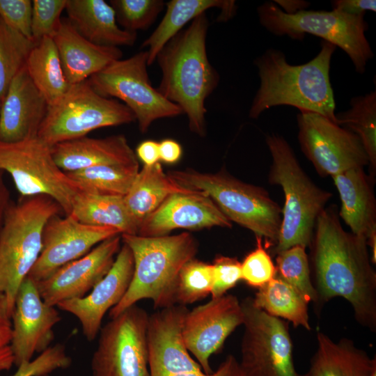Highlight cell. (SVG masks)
Here are the masks:
<instances>
[{"label":"cell","mask_w":376,"mask_h":376,"mask_svg":"<svg viewBox=\"0 0 376 376\" xmlns=\"http://www.w3.org/2000/svg\"><path fill=\"white\" fill-rule=\"evenodd\" d=\"M272 163L268 181L281 187L285 202L274 255L296 245L309 247L316 219L332 196L317 186L301 166L290 145L282 136L266 135Z\"/></svg>","instance_id":"5"},{"label":"cell","mask_w":376,"mask_h":376,"mask_svg":"<svg viewBox=\"0 0 376 376\" xmlns=\"http://www.w3.org/2000/svg\"><path fill=\"white\" fill-rule=\"evenodd\" d=\"M297 120L300 148L321 177L369 166L363 146L352 132L314 112L299 111Z\"/></svg>","instance_id":"14"},{"label":"cell","mask_w":376,"mask_h":376,"mask_svg":"<svg viewBox=\"0 0 376 376\" xmlns=\"http://www.w3.org/2000/svg\"><path fill=\"white\" fill-rule=\"evenodd\" d=\"M136 158L140 159L143 166H151L159 162V142L153 140H146L141 142L136 148Z\"/></svg>","instance_id":"47"},{"label":"cell","mask_w":376,"mask_h":376,"mask_svg":"<svg viewBox=\"0 0 376 376\" xmlns=\"http://www.w3.org/2000/svg\"><path fill=\"white\" fill-rule=\"evenodd\" d=\"M336 47L322 41L318 54L308 62L290 64L285 54L270 48L254 60L259 88L249 109L257 119L272 107L288 105L320 114L336 123V103L330 81V65Z\"/></svg>","instance_id":"2"},{"label":"cell","mask_w":376,"mask_h":376,"mask_svg":"<svg viewBox=\"0 0 376 376\" xmlns=\"http://www.w3.org/2000/svg\"><path fill=\"white\" fill-rule=\"evenodd\" d=\"M214 226L231 228L232 222L212 199L195 191L169 197L139 226L142 237L168 235L175 229L199 230Z\"/></svg>","instance_id":"21"},{"label":"cell","mask_w":376,"mask_h":376,"mask_svg":"<svg viewBox=\"0 0 376 376\" xmlns=\"http://www.w3.org/2000/svg\"><path fill=\"white\" fill-rule=\"evenodd\" d=\"M254 304L274 317L285 319L295 327L310 331L308 302L292 285L279 276L258 289L252 297Z\"/></svg>","instance_id":"32"},{"label":"cell","mask_w":376,"mask_h":376,"mask_svg":"<svg viewBox=\"0 0 376 376\" xmlns=\"http://www.w3.org/2000/svg\"><path fill=\"white\" fill-rule=\"evenodd\" d=\"M148 54L139 52L109 63L88 80L101 95L121 100L133 113L142 133L160 118L183 113L177 104L155 88L147 71Z\"/></svg>","instance_id":"11"},{"label":"cell","mask_w":376,"mask_h":376,"mask_svg":"<svg viewBox=\"0 0 376 376\" xmlns=\"http://www.w3.org/2000/svg\"><path fill=\"white\" fill-rule=\"evenodd\" d=\"M188 311L186 306L175 304L148 316L147 345L150 376L203 370L191 357L182 338L183 322Z\"/></svg>","instance_id":"19"},{"label":"cell","mask_w":376,"mask_h":376,"mask_svg":"<svg viewBox=\"0 0 376 376\" xmlns=\"http://www.w3.org/2000/svg\"><path fill=\"white\" fill-rule=\"evenodd\" d=\"M159 159L166 164H175L182 155V148L176 141L171 139L162 140L159 143Z\"/></svg>","instance_id":"48"},{"label":"cell","mask_w":376,"mask_h":376,"mask_svg":"<svg viewBox=\"0 0 376 376\" xmlns=\"http://www.w3.org/2000/svg\"><path fill=\"white\" fill-rule=\"evenodd\" d=\"M240 304L244 332L239 363L244 376H308L296 370L288 323L257 307L251 297Z\"/></svg>","instance_id":"12"},{"label":"cell","mask_w":376,"mask_h":376,"mask_svg":"<svg viewBox=\"0 0 376 376\" xmlns=\"http://www.w3.org/2000/svg\"><path fill=\"white\" fill-rule=\"evenodd\" d=\"M48 104L31 81L25 65L10 84L0 107V141L36 137Z\"/></svg>","instance_id":"22"},{"label":"cell","mask_w":376,"mask_h":376,"mask_svg":"<svg viewBox=\"0 0 376 376\" xmlns=\"http://www.w3.org/2000/svg\"><path fill=\"white\" fill-rule=\"evenodd\" d=\"M332 10L352 15H359L370 10L375 12V0H335L331 1Z\"/></svg>","instance_id":"46"},{"label":"cell","mask_w":376,"mask_h":376,"mask_svg":"<svg viewBox=\"0 0 376 376\" xmlns=\"http://www.w3.org/2000/svg\"><path fill=\"white\" fill-rule=\"evenodd\" d=\"M309 265L317 295L316 312L340 297L352 306L356 320L376 331V272L365 237L343 228L336 205L326 207L316 219Z\"/></svg>","instance_id":"1"},{"label":"cell","mask_w":376,"mask_h":376,"mask_svg":"<svg viewBox=\"0 0 376 376\" xmlns=\"http://www.w3.org/2000/svg\"><path fill=\"white\" fill-rule=\"evenodd\" d=\"M52 39L64 75L70 85L88 79L113 61L123 57L118 47L95 45L81 36L68 19L61 18Z\"/></svg>","instance_id":"23"},{"label":"cell","mask_w":376,"mask_h":376,"mask_svg":"<svg viewBox=\"0 0 376 376\" xmlns=\"http://www.w3.org/2000/svg\"><path fill=\"white\" fill-rule=\"evenodd\" d=\"M256 239V248L241 263V273L242 280L248 285L258 289L276 276V268L263 245V239L258 236Z\"/></svg>","instance_id":"39"},{"label":"cell","mask_w":376,"mask_h":376,"mask_svg":"<svg viewBox=\"0 0 376 376\" xmlns=\"http://www.w3.org/2000/svg\"><path fill=\"white\" fill-rule=\"evenodd\" d=\"M350 107L336 113V123L360 139L369 159L372 176L376 170V92L352 97Z\"/></svg>","instance_id":"34"},{"label":"cell","mask_w":376,"mask_h":376,"mask_svg":"<svg viewBox=\"0 0 376 376\" xmlns=\"http://www.w3.org/2000/svg\"><path fill=\"white\" fill-rule=\"evenodd\" d=\"M0 171L10 174L20 197L47 196L61 206L64 215L70 214L81 191L56 164L51 146L38 136L0 141Z\"/></svg>","instance_id":"10"},{"label":"cell","mask_w":376,"mask_h":376,"mask_svg":"<svg viewBox=\"0 0 376 376\" xmlns=\"http://www.w3.org/2000/svg\"><path fill=\"white\" fill-rule=\"evenodd\" d=\"M32 1L0 0V18L25 37H31Z\"/></svg>","instance_id":"43"},{"label":"cell","mask_w":376,"mask_h":376,"mask_svg":"<svg viewBox=\"0 0 376 376\" xmlns=\"http://www.w3.org/2000/svg\"><path fill=\"white\" fill-rule=\"evenodd\" d=\"M376 357L371 358L349 338L334 341L322 331L317 333V349L308 376H373Z\"/></svg>","instance_id":"27"},{"label":"cell","mask_w":376,"mask_h":376,"mask_svg":"<svg viewBox=\"0 0 376 376\" xmlns=\"http://www.w3.org/2000/svg\"><path fill=\"white\" fill-rule=\"evenodd\" d=\"M213 285V267L196 258L180 269L175 287L176 304L186 306L207 297Z\"/></svg>","instance_id":"37"},{"label":"cell","mask_w":376,"mask_h":376,"mask_svg":"<svg viewBox=\"0 0 376 376\" xmlns=\"http://www.w3.org/2000/svg\"><path fill=\"white\" fill-rule=\"evenodd\" d=\"M167 174L181 186L208 196L231 222L263 238L265 249L276 245L282 210L264 188L244 182L224 171L207 173L187 169Z\"/></svg>","instance_id":"6"},{"label":"cell","mask_w":376,"mask_h":376,"mask_svg":"<svg viewBox=\"0 0 376 376\" xmlns=\"http://www.w3.org/2000/svg\"><path fill=\"white\" fill-rule=\"evenodd\" d=\"M244 314L240 301L233 295L212 298L187 313L182 338L188 350L205 373L213 372L211 356L219 352L227 338L242 325Z\"/></svg>","instance_id":"15"},{"label":"cell","mask_w":376,"mask_h":376,"mask_svg":"<svg viewBox=\"0 0 376 376\" xmlns=\"http://www.w3.org/2000/svg\"><path fill=\"white\" fill-rule=\"evenodd\" d=\"M121 240L132 251L134 272L124 297L109 311L110 318L141 299L152 300L156 309L176 304L179 272L198 251L194 237L189 233L159 237L123 234Z\"/></svg>","instance_id":"4"},{"label":"cell","mask_w":376,"mask_h":376,"mask_svg":"<svg viewBox=\"0 0 376 376\" xmlns=\"http://www.w3.org/2000/svg\"><path fill=\"white\" fill-rule=\"evenodd\" d=\"M61 213V206L45 195L20 197L7 211L0 230V293L11 316L18 289L41 252L44 227Z\"/></svg>","instance_id":"7"},{"label":"cell","mask_w":376,"mask_h":376,"mask_svg":"<svg viewBox=\"0 0 376 376\" xmlns=\"http://www.w3.org/2000/svg\"><path fill=\"white\" fill-rule=\"evenodd\" d=\"M257 13L260 24L276 36H287L302 40L308 33L341 48L360 74L365 72L366 64L374 56L365 35L368 27L365 14L304 10L288 15L269 1L259 6Z\"/></svg>","instance_id":"8"},{"label":"cell","mask_w":376,"mask_h":376,"mask_svg":"<svg viewBox=\"0 0 376 376\" xmlns=\"http://www.w3.org/2000/svg\"><path fill=\"white\" fill-rule=\"evenodd\" d=\"M280 9L288 15H294L299 11L306 10L310 3L303 0H274L273 1Z\"/></svg>","instance_id":"50"},{"label":"cell","mask_w":376,"mask_h":376,"mask_svg":"<svg viewBox=\"0 0 376 376\" xmlns=\"http://www.w3.org/2000/svg\"><path fill=\"white\" fill-rule=\"evenodd\" d=\"M213 267L212 298L220 297L242 280L241 263L236 258L217 256Z\"/></svg>","instance_id":"42"},{"label":"cell","mask_w":376,"mask_h":376,"mask_svg":"<svg viewBox=\"0 0 376 376\" xmlns=\"http://www.w3.org/2000/svg\"><path fill=\"white\" fill-rule=\"evenodd\" d=\"M35 44L0 18V103Z\"/></svg>","instance_id":"35"},{"label":"cell","mask_w":376,"mask_h":376,"mask_svg":"<svg viewBox=\"0 0 376 376\" xmlns=\"http://www.w3.org/2000/svg\"><path fill=\"white\" fill-rule=\"evenodd\" d=\"M36 376H49V374H45V375H36Z\"/></svg>","instance_id":"51"},{"label":"cell","mask_w":376,"mask_h":376,"mask_svg":"<svg viewBox=\"0 0 376 376\" xmlns=\"http://www.w3.org/2000/svg\"><path fill=\"white\" fill-rule=\"evenodd\" d=\"M67 0L32 1L31 37L36 43L43 38H52L58 28Z\"/></svg>","instance_id":"40"},{"label":"cell","mask_w":376,"mask_h":376,"mask_svg":"<svg viewBox=\"0 0 376 376\" xmlns=\"http://www.w3.org/2000/svg\"><path fill=\"white\" fill-rule=\"evenodd\" d=\"M133 272V255L130 247L123 243L108 273L89 294L61 301L56 306L75 315L81 325L84 336L92 341L100 332L105 313L116 306L126 293Z\"/></svg>","instance_id":"20"},{"label":"cell","mask_w":376,"mask_h":376,"mask_svg":"<svg viewBox=\"0 0 376 376\" xmlns=\"http://www.w3.org/2000/svg\"><path fill=\"white\" fill-rule=\"evenodd\" d=\"M373 376H376V372L373 374Z\"/></svg>","instance_id":"52"},{"label":"cell","mask_w":376,"mask_h":376,"mask_svg":"<svg viewBox=\"0 0 376 376\" xmlns=\"http://www.w3.org/2000/svg\"><path fill=\"white\" fill-rule=\"evenodd\" d=\"M169 376H244L239 361L231 354L226 357L216 371L205 373L203 370L185 372Z\"/></svg>","instance_id":"45"},{"label":"cell","mask_w":376,"mask_h":376,"mask_svg":"<svg viewBox=\"0 0 376 376\" xmlns=\"http://www.w3.org/2000/svg\"><path fill=\"white\" fill-rule=\"evenodd\" d=\"M121 235L109 237L84 256L36 282L43 301L52 306L61 301L81 298L108 273L120 249Z\"/></svg>","instance_id":"18"},{"label":"cell","mask_w":376,"mask_h":376,"mask_svg":"<svg viewBox=\"0 0 376 376\" xmlns=\"http://www.w3.org/2000/svg\"><path fill=\"white\" fill-rule=\"evenodd\" d=\"M60 320L54 306L42 299L36 281L26 277L17 292L11 316L10 347L17 367L50 347L54 338L53 328Z\"/></svg>","instance_id":"17"},{"label":"cell","mask_w":376,"mask_h":376,"mask_svg":"<svg viewBox=\"0 0 376 376\" xmlns=\"http://www.w3.org/2000/svg\"><path fill=\"white\" fill-rule=\"evenodd\" d=\"M70 214L85 224L115 228L120 235L138 233V226L122 196L80 191L74 200Z\"/></svg>","instance_id":"30"},{"label":"cell","mask_w":376,"mask_h":376,"mask_svg":"<svg viewBox=\"0 0 376 376\" xmlns=\"http://www.w3.org/2000/svg\"><path fill=\"white\" fill-rule=\"evenodd\" d=\"M25 68L48 106L60 100L70 86L52 38H43L35 44L27 57Z\"/></svg>","instance_id":"31"},{"label":"cell","mask_w":376,"mask_h":376,"mask_svg":"<svg viewBox=\"0 0 376 376\" xmlns=\"http://www.w3.org/2000/svg\"><path fill=\"white\" fill-rule=\"evenodd\" d=\"M193 191H195L181 186L166 174L161 164L157 162L151 166H143L139 171L123 199L139 228L143 221L169 197L178 193Z\"/></svg>","instance_id":"29"},{"label":"cell","mask_w":376,"mask_h":376,"mask_svg":"<svg viewBox=\"0 0 376 376\" xmlns=\"http://www.w3.org/2000/svg\"><path fill=\"white\" fill-rule=\"evenodd\" d=\"M52 157L64 172L103 164H137L138 159L123 134L104 138L87 136L51 146Z\"/></svg>","instance_id":"24"},{"label":"cell","mask_w":376,"mask_h":376,"mask_svg":"<svg viewBox=\"0 0 376 376\" xmlns=\"http://www.w3.org/2000/svg\"><path fill=\"white\" fill-rule=\"evenodd\" d=\"M0 107H1V103H0Z\"/></svg>","instance_id":"53"},{"label":"cell","mask_w":376,"mask_h":376,"mask_svg":"<svg viewBox=\"0 0 376 376\" xmlns=\"http://www.w3.org/2000/svg\"><path fill=\"white\" fill-rule=\"evenodd\" d=\"M306 249L296 245L276 253V275L296 289L308 304H315L317 295L312 283Z\"/></svg>","instance_id":"36"},{"label":"cell","mask_w":376,"mask_h":376,"mask_svg":"<svg viewBox=\"0 0 376 376\" xmlns=\"http://www.w3.org/2000/svg\"><path fill=\"white\" fill-rule=\"evenodd\" d=\"M56 214L46 223L40 256L28 276L38 282L89 252L102 241L120 235L115 228L83 224L71 214Z\"/></svg>","instance_id":"16"},{"label":"cell","mask_w":376,"mask_h":376,"mask_svg":"<svg viewBox=\"0 0 376 376\" xmlns=\"http://www.w3.org/2000/svg\"><path fill=\"white\" fill-rule=\"evenodd\" d=\"M70 364L71 359L67 354L65 346L56 344L48 347L35 359L21 363L12 376L49 374L58 369L67 368Z\"/></svg>","instance_id":"41"},{"label":"cell","mask_w":376,"mask_h":376,"mask_svg":"<svg viewBox=\"0 0 376 376\" xmlns=\"http://www.w3.org/2000/svg\"><path fill=\"white\" fill-rule=\"evenodd\" d=\"M12 321L5 295L0 293V372L8 370L14 364L10 347Z\"/></svg>","instance_id":"44"},{"label":"cell","mask_w":376,"mask_h":376,"mask_svg":"<svg viewBox=\"0 0 376 376\" xmlns=\"http://www.w3.org/2000/svg\"><path fill=\"white\" fill-rule=\"evenodd\" d=\"M123 103L99 94L88 80L70 85L68 91L48 106L37 136L49 146L87 136L106 127L135 121Z\"/></svg>","instance_id":"9"},{"label":"cell","mask_w":376,"mask_h":376,"mask_svg":"<svg viewBox=\"0 0 376 376\" xmlns=\"http://www.w3.org/2000/svg\"><path fill=\"white\" fill-rule=\"evenodd\" d=\"M118 24L123 29L136 33L149 28L162 11V0H111Z\"/></svg>","instance_id":"38"},{"label":"cell","mask_w":376,"mask_h":376,"mask_svg":"<svg viewBox=\"0 0 376 376\" xmlns=\"http://www.w3.org/2000/svg\"><path fill=\"white\" fill-rule=\"evenodd\" d=\"M166 13L162 21L142 43L141 47H148V65H152L162 47L183 26L212 8L221 12L217 22H226L235 14L237 6L232 0H171L165 3Z\"/></svg>","instance_id":"28"},{"label":"cell","mask_w":376,"mask_h":376,"mask_svg":"<svg viewBox=\"0 0 376 376\" xmlns=\"http://www.w3.org/2000/svg\"><path fill=\"white\" fill-rule=\"evenodd\" d=\"M148 316L143 308L134 304L100 329L91 361L92 376H150Z\"/></svg>","instance_id":"13"},{"label":"cell","mask_w":376,"mask_h":376,"mask_svg":"<svg viewBox=\"0 0 376 376\" xmlns=\"http://www.w3.org/2000/svg\"><path fill=\"white\" fill-rule=\"evenodd\" d=\"M4 172L0 171V230L3 226L7 211L12 203L10 191L5 182Z\"/></svg>","instance_id":"49"},{"label":"cell","mask_w":376,"mask_h":376,"mask_svg":"<svg viewBox=\"0 0 376 376\" xmlns=\"http://www.w3.org/2000/svg\"><path fill=\"white\" fill-rule=\"evenodd\" d=\"M65 10L74 29L95 45L132 46L136 40V33L119 26L113 7L104 0H67Z\"/></svg>","instance_id":"26"},{"label":"cell","mask_w":376,"mask_h":376,"mask_svg":"<svg viewBox=\"0 0 376 376\" xmlns=\"http://www.w3.org/2000/svg\"><path fill=\"white\" fill-rule=\"evenodd\" d=\"M139 171V163L103 164L65 172L81 191L124 197Z\"/></svg>","instance_id":"33"},{"label":"cell","mask_w":376,"mask_h":376,"mask_svg":"<svg viewBox=\"0 0 376 376\" xmlns=\"http://www.w3.org/2000/svg\"><path fill=\"white\" fill-rule=\"evenodd\" d=\"M208 27L205 13L201 14L174 36L155 59L162 70L157 90L180 107L187 116L190 130L200 136L206 134L205 100L219 81L207 54Z\"/></svg>","instance_id":"3"},{"label":"cell","mask_w":376,"mask_h":376,"mask_svg":"<svg viewBox=\"0 0 376 376\" xmlns=\"http://www.w3.org/2000/svg\"><path fill=\"white\" fill-rule=\"evenodd\" d=\"M338 192V216L353 234L366 240L376 237V200L373 177L363 168L352 169L332 177Z\"/></svg>","instance_id":"25"}]
</instances>
